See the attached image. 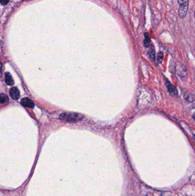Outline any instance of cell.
<instances>
[{"instance_id": "cell-1", "label": "cell", "mask_w": 195, "mask_h": 196, "mask_svg": "<svg viewBox=\"0 0 195 196\" xmlns=\"http://www.w3.org/2000/svg\"><path fill=\"white\" fill-rule=\"evenodd\" d=\"M60 119L70 123H76L81 121L84 118L83 115L74 112H65L60 115Z\"/></svg>"}, {"instance_id": "cell-2", "label": "cell", "mask_w": 195, "mask_h": 196, "mask_svg": "<svg viewBox=\"0 0 195 196\" xmlns=\"http://www.w3.org/2000/svg\"><path fill=\"white\" fill-rule=\"evenodd\" d=\"M179 4V16L181 19H184L188 12L189 0H178Z\"/></svg>"}, {"instance_id": "cell-3", "label": "cell", "mask_w": 195, "mask_h": 196, "mask_svg": "<svg viewBox=\"0 0 195 196\" xmlns=\"http://www.w3.org/2000/svg\"><path fill=\"white\" fill-rule=\"evenodd\" d=\"M177 72L180 78L185 79L187 76V70L185 65L183 64H180L178 66L177 69Z\"/></svg>"}, {"instance_id": "cell-4", "label": "cell", "mask_w": 195, "mask_h": 196, "mask_svg": "<svg viewBox=\"0 0 195 196\" xmlns=\"http://www.w3.org/2000/svg\"><path fill=\"white\" fill-rule=\"evenodd\" d=\"M166 86L168 89V91L171 95H173V96L177 95V91L176 88L173 85L171 84V83L168 80H167V82H166Z\"/></svg>"}, {"instance_id": "cell-5", "label": "cell", "mask_w": 195, "mask_h": 196, "mask_svg": "<svg viewBox=\"0 0 195 196\" xmlns=\"http://www.w3.org/2000/svg\"><path fill=\"white\" fill-rule=\"evenodd\" d=\"M21 103L23 106H25L26 107H29V108H33L34 106V104L33 101L27 98L23 99L21 101Z\"/></svg>"}, {"instance_id": "cell-6", "label": "cell", "mask_w": 195, "mask_h": 196, "mask_svg": "<svg viewBox=\"0 0 195 196\" xmlns=\"http://www.w3.org/2000/svg\"><path fill=\"white\" fill-rule=\"evenodd\" d=\"M10 95L13 99L17 100L20 98V91L17 87H13L10 90Z\"/></svg>"}, {"instance_id": "cell-7", "label": "cell", "mask_w": 195, "mask_h": 196, "mask_svg": "<svg viewBox=\"0 0 195 196\" xmlns=\"http://www.w3.org/2000/svg\"><path fill=\"white\" fill-rule=\"evenodd\" d=\"M5 82L8 85H12L14 84L13 79L10 73L7 72L5 74Z\"/></svg>"}, {"instance_id": "cell-8", "label": "cell", "mask_w": 195, "mask_h": 196, "mask_svg": "<svg viewBox=\"0 0 195 196\" xmlns=\"http://www.w3.org/2000/svg\"><path fill=\"white\" fill-rule=\"evenodd\" d=\"M184 98L185 99V100L187 101H188L189 103H192L194 101V97L193 96L190 94L189 92H185L184 94Z\"/></svg>"}, {"instance_id": "cell-9", "label": "cell", "mask_w": 195, "mask_h": 196, "mask_svg": "<svg viewBox=\"0 0 195 196\" xmlns=\"http://www.w3.org/2000/svg\"><path fill=\"white\" fill-rule=\"evenodd\" d=\"M148 56L152 62H155V52L153 48H151L148 51Z\"/></svg>"}, {"instance_id": "cell-10", "label": "cell", "mask_w": 195, "mask_h": 196, "mask_svg": "<svg viewBox=\"0 0 195 196\" xmlns=\"http://www.w3.org/2000/svg\"><path fill=\"white\" fill-rule=\"evenodd\" d=\"M9 101V98L7 95L2 94L0 95V103H5Z\"/></svg>"}, {"instance_id": "cell-11", "label": "cell", "mask_w": 195, "mask_h": 196, "mask_svg": "<svg viewBox=\"0 0 195 196\" xmlns=\"http://www.w3.org/2000/svg\"><path fill=\"white\" fill-rule=\"evenodd\" d=\"M145 36H146V39L144 40V46H146V47H148V46H149V44H150V42H151V40L149 39L147 33H146V34H145Z\"/></svg>"}, {"instance_id": "cell-12", "label": "cell", "mask_w": 195, "mask_h": 196, "mask_svg": "<svg viewBox=\"0 0 195 196\" xmlns=\"http://www.w3.org/2000/svg\"><path fill=\"white\" fill-rule=\"evenodd\" d=\"M162 59H163V53L162 52H160L158 53L157 57L158 63H161L162 62Z\"/></svg>"}, {"instance_id": "cell-13", "label": "cell", "mask_w": 195, "mask_h": 196, "mask_svg": "<svg viewBox=\"0 0 195 196\" xmlns=\"http://www.w3.org/2000/svg\"><path fill=\"white\" fill-rule=\"evenodd\" d=\"M9 1V0H0V3L3 4V5H5V4L8 3Z\"/></svg>"}, {"instance_id": "cell-14", "label": "cell", "mask_w": 195, "mask_h": 196, "mask_svg": "<svg viewBox=\"0 0 195 196\" xmlns=\"http://www.w3.org/2000/svg\"><path fill=\"white\" fill-rule=\"evenodd\" d=\"M1 68H2V64H1V63L0 62V72L1 71Z\"/></svg>"}]
</instances>
